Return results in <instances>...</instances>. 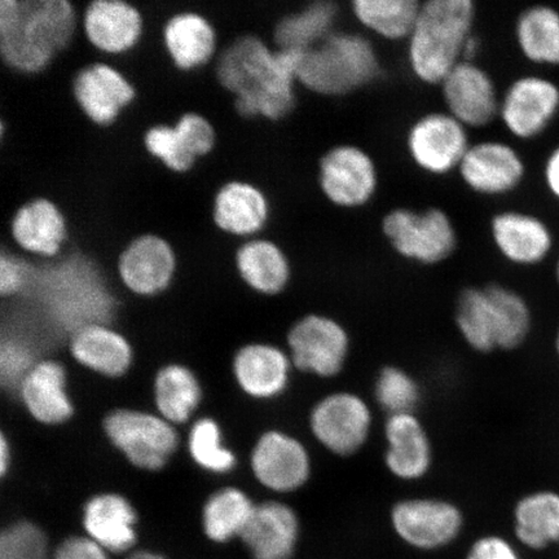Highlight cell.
<instances>
[{"label": "cell", "instance_id": "6da1fadb", "mask_svg": "<svg viewBox=\"0 0 559 559\" xmlns=\"http://www.w3.org/2000/svg\"><path fill=\"white\" fill-rule=\"evenodd\" d=\"M212 64L221 85L235 96V108L249 120L280 122L298 108L297 72L304 52L276 50L254 33L216 34Z\"/></svg>", "mask_w": 559, "mask_h": 559}, {"label": "cell", "instance_id": "7a4b0ae2", "mask_svg": "<svg viewBox=\"0 0 559 559\" xmlns=\"http://www.w3.org/2000/svg\"><path fill=\"white\" fill-rule=\"evenodd\" d=\"M85 0H0V60L23 73L45 70L72 44Z\"/></svg>", "mask_w": 559, "mask_h": 559}, {"label": "cell", "instance_id": "3957f363", "mask_svg": "<svg viewBox=\"0 0 559 559\" xmlns=\"http://www.w3.org/2000/svg\"><path fill=\"white\" fill-rule=\"evenodd\" d=\"M475 4L472 0H428L421 3L407 40L411 72L426 85L443 82L464 61L473 38Z\"/></svg>", "mask_w": 559, "mask_h": 559}, {"label": "cell", "instance_id": "277c9868", "mask_svg": "<svg viewBox=\"0 0 559 559\" xmlns=\"http://www.w3.org/2000/svg\"><path fill=\"white\" fill-rule=\"evenodd\" d=\"M533 323L527 300L501 284L471 286L456 300L454 324L475 353L521 347L528 340Z\"/></svg>", "mask_w": 559, "mask_h": 559}, {"label": "cell", "instance_id": "5b68a950", "mask_svg": "<svg viewBox=\"0 0 559 559\" xmlns=\"http://www.w3.org/2000/svg\"><path fill=\"white\" fill-rule=\"evenodd\" d=\"M381 75V61L365 35L334 32L300 59V90L319 96L338 97L370 85Z\"/></svg>", "mask_w": 559, "mask_h": 559}, {"label": "cell", "instance_id": "8992f818", "mask_svg": "<svg viewBox=\"0 0 559 559\" xmlns=\"http://www.w3.org/2000/svg\"><path fill=\"white\" fill-rule=\"evenodd\" d=\"M108 442L139 471L157 473L165 469L179 449L177 426L157 412L117 408L103 419Z\"/></svg>", "mask_w": 559, "mask_h": 559}, {"label": "cell", "instance_id": "52a82bcc", "mask_svg": "<svg viewBox=\"0 0 559 559\" xmlns=\"http://www.w3.org/2000/svg\"><path fill=\"white\" fill-rule=\"evenodd\" d=\"M372 405L355 391L335 390L313 403L309 430L321 449L346 459L358 454L372 436Z\"/></svg>", "mask_w": 559, "mask_h": 559}, {"label": "cell", "instance_id": "ba28073f", "mask_svg": "<svg viewBox=\"0 0 559 559\" xmlns=\"http://www.w3.org/2000/svg\"><path fill=\"white\" fill-rule=\"evenodd\" d=\"M382 233L395 253L412 263H442L457 248V230L442 209L417 212L408 207L391 210L383 216Z\"/></svg>", "mask_w": 559, "mask_h": 559}, {"label": "cell", "instance_id": "9c48e42d", "mask_svg": "<svg viewBox=\"0 0 559 559\" xmlns=\"http://www.w3.org/2000/svg\"><path fill=\"white\" fill-rule=\"evenodd\" d=\"M352 347L347 328L326 313H306L286 333L293 366L298 372L320 380H333L344 372Z\"/></svg>", "mask_w": 559, "mask_h": 559}, {"label": "cell", "instance_id": "30bf717a", "mask_svg": "<svg viewBox=\"0 0 559 559\" xmlns=\"http://www.w3.org/2000/svg\"><path fill=\"white\" fill-rule=\"evenodd\" d=\"M250 472L257 484L275 495H290L310 484L313 459L309 447L290 431L269 429L251 447Z\"/></svg>", "mask_w": 559, "mask_h": 559}, {"label": "cell", "instance_id": "8fae6325", "mask_svg": "<svg viewBox=\"0 0 559 559\" xmlns=\"http://www.w3.org/2000/svg\"><path fill=\"white\" fill-rule=\"evenodd\" d=\"M317 178L320 192L341 209L366 206L379 190V169L373 157L354 144L328 150L319 159Z\"/></svg>", "mask_w": 559, "mask_h": 559}, {"label": "cell", "instance_id": "7c38bea8", "mask_svg": "<svg viewBox=\"0 0 559 559\" xmlns=\"http://www.w3.org/2000/svg\"><path fill=\"white\" fill-rule=\"evenodd\" d=\"M390 522L396 536L409 547L435 550L457 539L464 527V514L452 501L414 496L395 502Z\"/></svg>", "mask_w": 559, "mask_h": 559}, {"label": "cell", "instance_id": "4fadbf2b", "mask_svg": "<svg viewBox=\"0 0 559 559\" xmlns=\"http://www.w3.org/2000/svg\"><path fill=\"white\" fill-rule=\"evenodd\" d=\"M405 142L412 163L432 177H444L459 170L472 145L467 128L447 110L417 118L411 124Z\"/></svg>", "mask_w": 559, "mask_h": 559}, {"label": "cell", "instance_id": "5bb4252c", "mask_svg": "<svg viewBox=\"0 0 559 559\" xmlns=\"http://www.w3.org/2000/svg\"><path fill=\"white\" fill-rule=\"evenodd\" d=\"M177 267V255L169 242L156 235H143L122 250L117 274L130 295L156 298L170 289Z\"/></svg>", "mask_w": 559, "mask_h": 559}, {"label": "cell", "instance_id": "9a60e30c", "mask_svg": "<svg viewBox=\"0 0 559 559\" xmlns=\"http://www.w3.org/2000/svg\"><path fill=\"white\" fill-rule=\"evenodd\" d=\"M296 368L288 349L271 342H249L234 355L233 374L242 394L257 402L278 400L289 390Z\"/></svg>", "mask_w": 559, "mask_h": 559}, {"label": "cell", "instance_id": "2e32d148", "mask_svg": "<svg viewBox=\"0 0 559 559\" xmlns=\"http://www.w3.org/2000/svg\"><path fill=\"white\" fill-rule=\"evenodd\" d=\"M386 471L404 484H416L430 474L435 465V447L425 424L414 414L386 416L383 425Z\"/></svg>", "mask_w": 559, "mask_h": 559}, {"label": "cell", "instance_id": "e0dca14e", "mask_svg": "<svg viewBox=\"0 0 559 559\" xmlns=\"http://www.w3.org/2000/svg\"><path fill=\"white\" fill-rule=\"evenodd\" d=\"M440 90L447 111L467 129L486 128L499 116L501 97L491 75L477 62H460Z\"/></svg>", "mask_w": 559, "mask_h": 559}, {"label": "cell", "instance_id": "ac0fdd59", "mask_svg": "<svg viewBox=\"0 0 559 559\" xmlns=\"http://www.w3.org/2000/svg\"><path fill=\"white\" fill-rule=\"evenodd\" d=\"M559 109V88L542 76H522L501 97L499 117L510 134L520 139L540 135Z\"/></svg>", "mask_w": 559, "mask_h": 559}, {"label": "cell", "instance_id": "d6986e66", "mask_svg": "<svg viewBox=\"0 0 559 559\" xmlns=\"http://www.w3.org/2000/svg\"><path fill=\"white\" fill-rule=\"evenodd\" d=\"M457 171L471 191L496 198L521 185L524 163L513 146L499 140H484L471 145Z\"/></svg>", "mask_w": 559, "mask_h": 559}, {"label": "cell", "instance_id": "ffe728a7", "mask_svg": "<svg viewBox=\"0 0 559 559\" xmlns=\"http://www.w3.org/2000/svg\"><path fill=\"white\" fill-rule=\"evenodd\" d=\"M16 394L27 415L39 425L60 426L74 416L68 372L59 360L39 359L35 362L20 380Z\"/></svg>", "mask_w": 559, "mask_h": 559}, {"label": "cell", "instance_id": "44dd1931", "mask_svg": "<svg viewBox=\"0 0 559 559\" xmlns=\"http://www.w3.org/2000/svg\"><path fill=\"white\" fill-rule=\"evenodd\" d=\"M68 348L76 365L108 380L122 379L134 365L130 340L104 321L75 330L69 335Z\"/></svg>", "mask_w": 559, "mask_h": 559}, {"label": "cell", "instance_id": "7402d4cb", "mask_svg": "<svg viewBox=\"0 0 559 559\" xmlns=\"http://www.w3.org/2000/svg\"><path fill=\"white\" fill-rule=\"evenodd\" d=\"M82 26L96 50L121 55L138 44L144 21L131 0H85Z\"/></svg>", "mask_w": 559, "mask_h": 559}, {"label": "cell", "instance_id": "603a6c76", "mask_svg": "<svg viewBox=\"0 0 559 559\" xmlns=\"http://www.w3.org/2000/svg\"><path fill=\"white\" fill-rule=\"evenodd\" d=\"M236 265L243 284L265 299L283 296L295 278V263L288 251L267 237L243 239L237 249Z\"/></svg>", "mask_w": 559, "mask_h": 559}, {"label": "cell", "instance_id": "cb8c5ba5", "mask_svg": "<svg viewBox=\"0 0 559 559\" xmlns=\"http://www.w3.org/2000/svg\"><path fill=\"white\" fill-rule=\"evenodd\" d=\"M73 94L90 121L109 126L135 99V90L116 68L93 62L74 76Z\"/></svg>", "mask_w": 559, "mask_h": 559}, {"label": "cell", "instance_id": "d4e9b609", "mask_svg": "<svg viewBox=\"0 0 559 559\" xmlns=\"http://www.w3.org/2000/svg\"><path fill=\"white\" fill-rule=\"evenodd\" d=\"M300 535L295 509L278 500L255 506L241 540L254 559H290Z\"/></svg>", "mask_w": 559, "mask_h": 559}, {"label": "cell", "instance_id": "484cf974", "mask_svg": "<svg viewBox=\"0 0 559 559\" xmlns=\"http://www.w3.org/2000/svg\"><path fill=\"white\" fill-rule=\"evenodd\" d=\"M82 523L90 539L115 554L131 549L138 539L136 510L122 493L91 496L83 507Z\"/></svg>", "mask_w": 559, "mask_h": 559}, {"label": "cell", "instance_id": "4316f807", "mask_svg": "<svg viewBox=\"0 0 559 559\" xmlns=\"http://www.w3.org/2000/svg\"><path fill=\"white\" fill-rule=\"evenodd\" d=\"M338 5L328 0L283 11L264 38L276 50L306 52L330 38L337 24Z\"/></svg>", "mask_w": 559, "mask_h": 559}, {"label": "cell", "instance_id": "83f0119b", "mask_svg": "<svg viewBox=\"0 0 559 559\" xmlns=\"http://www.w3.org/2000/svg\"><path fill=\"white\" fill-rule=\"evenodd\" d=\"M491 237L499 253L516 265L539 264L554 247L548 226L536 216L521 212L496 214Z\"/></svg>", "mask_w": 559, "mask_h": 559}, {"label": "cell", "instance_id": "f1b7e54d", "mask_svg": "<svg viewBox=\"0 0 559 559\" xmlns=\"http://www.w3.org/2000/svg\"><path fill=\"white\" fill-rule=\"evenodd\" d=\"M175 15L164 27V40L174 64L181 70L205 67L218 50L212 24L200 13L187 10L183 0H174Z\"/></svg>", "mask_w": 559, "mask_h": 559}, {"label": "cell", "instance_id": "f546056e", "mask_svg": "<svg viewBox=\"0 0 559 559\" xmlns=\"http://www.w3.org/2000/svg\"><path fill=\"white\" fill-rule=\"evenodd\" d=\"M11 236L31 255L55 258L67 241V221L60 209L47 199L21 206L10 223Z\"/></svg>", "mask_w": 559, "mask_h": 559}, {"label": "cell", "instance_id": "4dcf8cb0", "mask_svg": "<svg viewBox=\"0 0 559 559\" xmlns=\"http://www.w3.org/2000/svg\"><path fill=\"white\" fill-rule=\"evenodd\" d=\"M270 215L267 195L245 181H230L215 195L214 222L223 233L248 239L262 233Z\"/></svg>", "mask_w": 559, "mask_h": 559}, {"label": "cell", "instance_id": "1f68e13d", "mask_svg": "<svg viewBox=\"0 0 559 559\" xmlns=\"http://www.w3.org/2000/svg\"><path fill=\"white\" fill-rule=\"evenodd\" d=\"M204 390L194 370L181 362L160 367L153 380V403L160 417L174 426L191 421L200 408Z\"/></svg>", "mask_w": 559, "mask_h": 559}, {"label": "cell", "instance_id": "d6a6232c", "mask_svg": "<svg viewBox=\"0 0 559 559\" xmlns=\"http://www.w3.org/2000/svg\"><path fill=\"white\" fill-rule=\"evenodd\" d=\"M513 526L524 548L544 550L559 545V492L539 489L524 495L514 507Z\"/></svg>", "mask_w": 559, "mask_h": 559}, {"label": "cell", "instance_id": "836d02e7", "mask_svg": "<svg viewBox=\"0 0 559 559\" xmlns=\"http://www.w3.org/2000/svg\"><path fill=\"white\" fill-rule=\"evenodd\" d=\"M255 506L250 496L235 486L216 489L202 507V528L210 540L225 544L241 537L253 516Z\"/></svg>", "mask_w": 559, "mask_h": 559}, {"label": "cell", "instance_id": "e575fe53", "mask_svg": "<svg viewBox=\"0 0 559 559\" xmlns=\"http://www.w3.org/2000/svg\"><path fill=\"white\" fill-rule=\"evenodd\" d=\"M421 3L417 0H355L353 15L358 23L384 40H408Z\"/></svg>", "mask_w": 559, "mask_h": 559}, {"label": "cell", "instance_id": "d590c367", "mask_svg": "<svg viewBox=\"0 0 559 559\" xmlns=\"http://www.w3.org/2000/svg\"><path fill=\"white\" fill-rule=\"evenodd\" d=\"M520 50L535 64L559 66V13L548 5H535L516 21Z\"/></svg>", "mask_w": 559, "mask_h": 559}, {"label": "cell", "instance_id": "8d00e7d4", "mask_svg": "<svg viewBox=\"0 0 559 559\" xmlns=\"http://www.w3.org/2000/svg\"><path fill=\"white\" fill-rule=\"evenodd\" d=\"M187 450L193 464L207 474L227 475L236 469V453L226 445L221 424L213 417L194 419L188 430Z\"/></svg>", "mask_w": 559, "mask_h": 559}, {"label": "cell", "instance_id": "74e56055", "mask_svg": "<svg viewBox=\"0 0 559 559\" xmlns=\"http://www.w3.org/2000/svg\"><path fill=\"white\" fill-rule=\"evenodd\" d=\"M373 397L386 416L414 414L421 402V388L408 370L386 366L376 376Z\"/></svg>", "mask_w": 559, "mask_h": 559}, {"label": "cell", "instance_id": "f35d334b", "mask_svg": "<svg viewBox=\"0 0 559 559\" xmlns=\"http://www.w3.org/2000/svg\"><path fill=\"white\" fill-rule=\"evenodd\" d=\"M0 559H48L44 530L27 521L11 524L0 536Z\"/></svg>", "mask_w": 559, "mask_h": 559}, {"label": "cell", "instance_id": "ab89813d", "mask_svg": "<svg viewBox=\"0 0 559 559\" xmlns=\"http://www.w3.org/2000/svg\"><path fill=\"white\" fill-rule=\"evenodd\" d=\"M145 146L153 157L175 173L191 170L198 160L180 142L174 126L159 124L150 129L145 134Z\"/></svg>", "mask_w": 559, "mask_h": 559}, {"label": "cell", "instance_id": "60d3db41", "mask_svg": "<svg viewBox=\"0 0 559 559\" xmlns=\"http://www.w3.org/2000/svg\"><path fill=\"white\" fill-rule=\"evenodd\" d=\"M180 142L194 158H201L212 153L216 142L215 130L205 117L187 114L179 118L174 126Z\"/></svg>", "mask_w": 559, "mask_h": 559}, {"label": "cell", "instance_id": "b9f144b4", "mask_svg": "<svg viewBox=\"0 0 559 559\" xmlns=\"http://www.w3.org/2000/svg\"><path fill=\"white\" fill-rule=\"evenodd\" d=\"M466 559H522L512 542L499 535L479 537L472 545Z\"/></svg>", "mask_w": 559, "mask_h": 559}, {"label": "cell", "instance_id": "7bdbcfd3", "mask_svg": "<svg viewBox=\"0 0 559 559\" xmlns=\"http://www.w3.org/2000/svg\"><path fill=\"white\" fill-rule=\"evenodd\" d=\"M53 559H108L105 549L88 536L68 537L55 551Z\"/></svg>", "mask_w": 559, "mask_h": 559}, {"label": "cell", "instance_id": "ee69618b", "mask_svg": "<svg viewBox=\"0 0 559 559\" xmlns=\"http://www.w3.org/2000/svg\"><path fill=\"white\" fill-rule=\"evenodd\" d=\"M544 177L549 191L559 200V146L548 157L547 164H545Z\"/></svg>", "mask_w": 559, "mask_h": 559}, {"label": "cell", "instance_id": "f6af8a7d", "mask_svg": "<svg viewBox=\"0 0 559 559\" xmlns=\"http://www.w3.org/2000/svg\"><path fill=\"white\" fill-rule=\"evenodd\" d=\"M13 461L11 439L2 431L0 435V475L5 478L10 474Z\"/></svg>", "mask_w": 559, "mask_h": 559}, {"label": "cell", "instance_id": "bcb514c9", "mask_svg": "<svg viewBox=\"0 0 559 559\" xmlns=\"http://www.w3.org/2000/svg\"><path fill=\"white\" fill-rule=\"evenodd\" d=\"M129 559H166L165 557L153 554V551L140 550L132 555Z\"/></svg>", "mask_w": 559, "mask_h": 559}, {"label": "cell", "instance_id": "7dc6e473", "mask_svg": "<svg viewBox=\"0 0 559 559\" xmlns=\"http://www.w3.org/2000/svg\"><path fill=\"white\" fill-rule=\"evenodd\" d=\"M555 346H556V353L559 356V328H558V331L556 333Z\"/></svg>", "mask_w": 559, "mask_h": 559}, {"label": "cell", "instance_id": "c3c4849f", "mask_svg": "<svg viewBox=\"0 0 559 559\" xmlns=\"http://www.w3.org/2000/svg\"><path fill=\"white\" fill-rule=\"evenodd\" d=\"M556 272H557V280H558V284H559V261H558V263H557V270H556Z\"/></svg>", "mask_w": 559, "mask_h": 559}]
</instances>
